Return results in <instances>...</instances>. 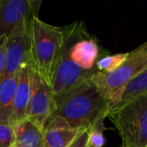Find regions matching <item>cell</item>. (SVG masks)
<instances>
[{
	"label": "cell",
	"instance_id": "cell-12",
	"mask_svg": "<svg viewBox=\"0 0 147 147\" xmlns=\"http://www.w3.org/2000/svg\"><path fill=\"white\" fill-rule=\"evenodd\" d=\"M18 73L9 76L0 82V123L10 125L13 110V99Z\"/></svg>",
	"mask_w": 147,
	"mask_h": 147
},
{
	"label": "cell",
	"instance_id": "cell-8",
	"mask_svg": "<svg viewBox=\"0 0 147 147\" xmlns=\"http://www.w3.org/2000/svg\"><path fill=\"white\" fill-rule=\"evenodd\" d=\"M40 1L0 0V38L8 36L22 22L38 16Z\"/></svg>",
	"mask_w": 147,
	"mask_h": 147
},
{
	"label": "cell",
	"instance_id": "cell-10",
	"mask_svg": "<svg viewBox=\"0 0 147 147\" xmlns=\"http://www.w3.org/2000/svg\"><path fill=\"white\" fill-rule=\"evenodd\" d=\"M31 93V67L30 65L22 68L17 78L16 87L13 99V110L10 125L26 120V111L28 105Z\"/></svg>",
	"mask_w": 147,
	"mask_h": 147
},
{
	"label": "cell",
	"instance_id": "cell-7",
	"mask_svg": "<svg viewBox=\"0 0 147 147\" xmlns=\"http://www.w3.org/2000/svg\"><path fill=\"white\" fill-rule=\"evenodd\" d=\"M96 71H84L74 64L62 46L50 83L53 96L67 92L90 80Z\"/></svg>",
	"mask_w": 147,
	"mask_h": 147
},
{
	"label": "cell",
	"instance_id": "cell-1",
	"mask_svg": "<svg viewBox=\"0 0 147 147\" xmlns=\"http://www.w3.org/2000/svg\"><path fill=\"white\" fill-rule=\"evenodd\" d=\"M54 102L52 117H59L76 129L89 130L97 122L104 121L110 109L109 102L99 94L90 79L54 96Z\"/></svg>",
	"mask_w": 147,
	"mask_h": 147
},
{
	"label": "cell",
	"instance_id": "cell-4",
	"mask_svg": "<svg viewBox=\"0 0 147 147\" xmlns=\"http://www.w3.org/2000/svg\"><path fill=\"white\" fill-rule=\"evenodd\" d=\"M108 118L119 133L121 147H146L147 96L110 110Z\"/></svg>",
	"mask_w": 147,
	"mask_h": 147
},
{
	"label": "cell",
	"instance_id": "cell-14",
	"mask_svg": "<svg viewBox=\"0 0 147 147\" xmlns=\"http://www.w3.org/2000/svg\"><path fill=\"white\" fill-rule=\"evenodd\" d=\"M128 53H120L114 55H104L96 65L97 71L110 72L116 70L127 58Z\"/></svg>",
	"mask_w": 147,
	"mask_h": 147
},
{
	"label": "cell",
	"instance_id": "cell-6",
	"mask_svg": "<svg viewBox=\"0 0 147 147\" xmlns=\"http://www.w3.org/2000/svg\"><path fill=\"white\" fill-rule=\"evenodd\" d=\"M31 93L26 111V120L43 130L54 109V96L50 84L31 65Z\"/></svg>",
	"mask_w": 147,
	"mask_h": 147
},
{
	"label": "cell",
	"instance_id": "cell-5",
	"mask_svg": "<svg viewBox=\"0 0 147 147\" xmlns=\"http://www.w3.org/2000/svg\"><path fill=\"white\" fill-rule=\"evenodd\" d=\"M30 20L20 22L7 37L5 67L0 82L31 65Z\"/></svg>",
	"mask_w": 147,
	"mask_h": 147
},
{
	"label": "cell",
	"instance_id": "cell-19",
	"mask_svg": "<svg viewBox=\"0 0 147 147\" xmlns=\"http://www.w3.org/2000/svg\"><path fill=\"white\" fill-rule=\"evenodd\" d=\"M9 147H22V146H20L18 143H16V142L15 141V142H14V143H13L11 146H9Z\"/></svg>",
	"mask_w": 147,
	"mask_h": 147
},
{
	"label": "cell",
	"instance_id": "cell-3",
	"mask_svg": "<svg viewBox=\"0 0 147 147\" xmlns=\"http://www.w3.org/2000/svg\"><path fill=\"white\" fill-rule=\"evenodd\" d=\"M146 69L147 40L129 52L126 60L116 70L110 72L96 71L91 76L90 82L111 105L125 87Z\"/></svg>",
	"mask_w": 147,
	"mask_h": 147
},
{
	"label": "cell",
	"instance_id": "cell-20",
	"mask_svg": "<svg viewBox=\"0 0 147 147\" xmlns=\"http://www.w3.org/2000/svg\"><path fill=\"white\" fill-rule=\"evenodd\" d=\"M146 147H147V146H146Z\"/></svg>",
	"mask_w": 147,
	"mask_h": 147
},
{
	"label": "cell",
	"instance_id": "cell-16",
	"mask_svg": "<svg viewBox=\"0 0 147 147\" xmlns=\"http://www.w3.org/2000/svg\"><path fill=\"white\" fill-rule=\"evenodd\" d=\"M16 140L14 128L9 124L0 123V147H9Z\"/></svg>",
	"mask_w": 147,
	"mask_h": 147
},
{
	"label": "cell",
	"instance_id": "cell-13",
	"mask_svg": "<svg viewBox=\"0 0 147 147\" xmlns=\"http://www.w3.org/2000/svg\"><path fill=\"white\" fill-rule=\"evenodd\" d=\"M16 142L22 147H44L42 131L33 123L24 120L12 126Z\"/></svg>",
	"mask_w": 147,
	"mask_h": 147
},
{
	"label": "cell",
	"instance_id": "cell-17",
	"mask_svg": "<svg viewBox=\"0 0 147 147\" xmlns=\"http://www.w3.org/2000/svg\"><path fill=\"white\" fill-rule=\"evenodd\" d=\"M8 36H3L0 38V80L3 73L5 67V58H6V41Z\"/></svg>",
	"mask_w": 147,
	"mask_h": 147
},
{
	"label": "cell",
	"instance_id": "cell-2",
	"mask_svg": "<svg viewBox=\"0 0 147 147\" xmlns=\"http://www.w3.org/2000/svg\"><path fill=\"white\" fill-rule=\"evenodd\" d=\"M65 40V27H56L38 16L30 20L31 66L50 84L53 69Z\"/></svg>",
	"mask_w": 147,
	"mask_h": 147
},
{
	"label": "cell",
	"instance_id": "cell-11",
	"mask_svg": "<svg viewBox=\"0 0 147 147\" xmlns=\"http://www.w3.org/2000/svg\"><path fill=\"white\" fill-rule=\"evenodd\" d=\"M144 96H147V69L139 74L125 87L118 98L110 105V110Z\"/></svg>",
	"mask_w": 147,
	"mask_h": 147
},
{
	"label": "cell",
	"instance_id": "cell-18",
	"mask_svg": "<svg viewBox=\"0 0 147 147\" xmlns=\"http://www.w3.org/2000/svg\"><path fill=\"white\" fill-rule=\"evenodd\" d=\"M89 130H84L68 147H88Z\"/></svg>",
	"mask_w": 147,
	"mask_h": 147
},
{
	"label": "cell",
	"instance_id": "cell-9",
	"mask_svg": "<svg viewBox=\"0 0 147 147\" xmlns=\"http://www.w3.org/2000/svg\"><path fill=\"white\" fill-rule=\"evenodd\" d=\"M84 131L69 127L59 117H52L42 130L44 147H68Z\"/></svg>",
	"mask_w": 147,
	"mask_h": 147
},
{
	"label": "cell",
	"instance_id": "cell-15",
	"mask_svg": "<svg viewBox=\"0 0 147 147\" xmlns=\"http://www.w3.org/2000/svg\"><path fill=\"white\" fill-rule=\"evenodd\" d=\"M105 129L104 121L97 122L89 129L88 147H102L105 145L106 139L103 135V131Z\"/></svg>",
	"mask_w": 147,
	"mask_h": 147
}]
</instances>
